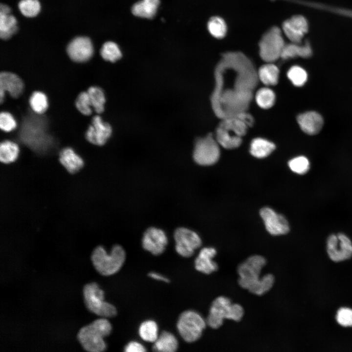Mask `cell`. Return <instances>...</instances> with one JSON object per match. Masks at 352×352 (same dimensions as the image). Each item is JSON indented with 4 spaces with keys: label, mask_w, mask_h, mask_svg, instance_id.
<instances>
[{
    "label": "cell",
    "mask_w": 352,
    "mask_h": 352,
    "mask_svg": "<svg viewBox=\"0 0 352 352\" xmlns=\"http://www.w3.org/2000/svg\"><path fill=\"white\" fill-rule=\"evenodd\" d=\"M112 330L108 319H97L79 330L76 337L82 348L89 352H102L106 349L104 338L108 336Z\"/></svg>",
    "instance_id": "1"
},
{
    "label": "cell",
    "mask_w": 352,
    "mask_h": 352,
    "mask_svg": "<svg viewBox=\"0 0 352 352\" xmlns=\"http://www.w3.org/2000/svg\"><path fill=\"white\" fill-rule=\"evenodd\" d=\"M90 259L95 270L103 276H110L118 272L124 263L126 253L120 245H114L110 254H107L102 246L93 250Z\"/></svg>",
    "instance_id": "2"
},
{
    "label": "cell",
    "mask_w": 352,
    "mask_h": 352,
    "mask_svg": "<svg viewBox=\"0 0 352 352\" xmlns=\"http://www.w3.org/2000/svg\"><path fill=\"white\" fill-rule=\"evenodd\" d=\"M82 291L84 302L88 311L104 318L113 317L116 315V308L104 301V291L96 282L84 285Z\"/></svg>",
    "instance_id": "3"
},
{
    "label": "cell",
    "mask_w": 352,
    "mask_h": 352,
    "mask_svg": "<svg viewBox=\"0 0 352 352\" xmlns=\"http://www.w3.org/2000/svg\"><path fill=\"white\" fill-rule=\"evenodd\" d=\"M206 325V320L199 313L194 310H188L180 314L176 326L184 340L191 343L200 338Z\"/></svg>",
    "instance_id": "4"
},
{
    "label": "cell",
    "mask_w": 352,
    "mask_h": 352,
    "mask_svg": "<svg viewBox=\"0 0 352 352\" xmlns=\"http://www.w3.org/2000/svg\"><path fill=\"white\" fill-rule=\"evenodd\" d=\"M266 264L265 258L259 255L251 256L241 263L237 269L239 285L249 291L261 279V272Z\"/></svg>",
    "instance_id": "5"
},
{
    "label": "cell",
    "mask_w": 352,
    "mask_h": 352,
    "mask_svg": "<svg viewBox=\"0 0 352 352\" xmlns=\"http://www.w3.org/2000/svg\"><path fill=\"white\" fill-rule=\"evenodd\" d=\"M285 44L281 29L273 26L263 35L259 42L260 56L265 62H272L281 57Z\"/></svg>",
    "instance_id": "6"
},
{
    "label": "cell",
    "mask_w": 352,
    "mask_h": 352,
    "mask_svg": "<svg viewBox=\"0 0 352 352\" xmlns=\"http://www.w3.org/2000/svg\"><path fill=\"white\" fill-rule=\"evenodd\" d=\"M220 154L218 142L212 134L197 140L193 152V158L199 165L208 166L214 164Z\"/></svg>",
    "instance_id": "7"
},
{
    "label": "cell",
    "mask_w": 352,
    "mask_h": 352,
    "mask_svg": "<svg viewBox=\"0 0 352 352\" xmlns=\"http://www.w3.org/2000/svg\"><path fill=\"white\" fill-rule=\"evenodd\" d=\"M233 304L227 297L221 296L215 298L211 304L206 319L207 325L217 329L222 326L224 319L231 320Z\"/></svg>",
    "instance_id": "8"
},
{
    "label": "cell",
    "mask_w": 352,
    "mask_h": 352,
    "mask_svg": "<svg viewBox=\"0 0 352 352\" xmlns=\"http://www.w3.org/2000/svg\"><path fill=\"white\" fill-rule=\"evenodd\" d=\"M176 250L183 257L192 256L201 245V240L195 232L184 227L178 228L174 233Z\"/></svg>",
    "instance_id": "9"
},
{
    "label": "cell",
    "mask_w": 352,
    "mask_h": 352,
    "mask_svg": "<svg viewBox=\"0 0 352 352\" xmlns=\"http://www.w3.org/2000/svg\"><path fill=\"white\" fill-rule=\"evenodd\" d=\"M327 250L330 259L342 261L352 256V242L350 238L341 233L331 234L327 241Z\"/></svg>",
    "instance_id": "10"
},
{
    "label": "cell",
    "mask_w": 352,
    "mask_h": 352,
    "mask_svg": "<svg viewBox=\"0 0 352 352\" xmlns=\"http://www.w3.org/2000/svg\"><path fill=\"white\" fill-rule=\"evenodd\" d=\"M260 216L267 231L272 235L286 234L289 231L288 222L284 216L277 213L270 207L261 209Z\"/></svg>",
    "instance_id": "11"
},
{
    "label": "cell",
    "mask_w": 352,
    "mask_h": 352,
    "mask_svg": "<svg viewBox=\"0 0 352 352\" xmlns=\"http://www.w3.org/2000/svg\"><path fill=\"white\" fill-rule=\"evenodd\" d=\"M168 243L165 233L161 229L150 227L144 233L142 240L143 247L154 255L161 254Z\"/></svg>",
    "instance_id": "12"
},
{
    "label": "cell",
    "mask_w": 352,
    "mask_h": 352,
    "mask_svg": "<svg viewBox=\"0 0 352 352\" xmlns=\"http://www.w3.org/2000/svg\"><path fill=\"white\" fill-rule=\"evenodd\" d=\"M111 132L110 125L103 122L100 116L95 115L93 117L91 124L88 126L86 132V138L93 144L102 146L107 142Z\"/></svg>",
    "instance_id": "13"
},
{
    "label": "cell",
    "mask_w": 352,
    "mask_h": 352,
    "mask_svg": "<svg viewBox=\"0 0 352 352\" xmlns=\"http://www.w3.org/2000/svg\"><path fill=\"white\" fill-rule=\"evenodd\" d=\"M67 53L70 58L74 62H86L91 57L93 53L92 43L87 37H77L68 44Z\"/></svg>",
    "instance_id": "14"
},
{
    "label": "cell",
    "mask_w": 352,
    "mask_h": 352,
    "mask_svg": "<svg viewBox=\"0 0 352 352\" xmlns=\"http://www.w3.org/2000/svg\"><path fill=\"white\" fill-rule=\"evenodd\" d=\"M307 20L302 16L296 15L285 21L282 25L283 31L292 43L300 44L308 31Z\"/></svg>",
    "instance_id": "15"
},
{
    "label": "cell",
    "mask_w": 352,
    "mask_h": 352,
    "mask_svg": "<svg viewBox=\"0 0 352 352\" xmlns=\"http://www.w3.org/2000/svg\"><path fill=\"white\" fill-rule=\"evenodd\" d=\"M23 84L17 75L10 72L0 73V103L3 100L4 93L8 91L11 96L18 97L22 92Z\"/></svg>",
    "instance_id": "16"
},
{
    "label": "cell",
    "mask_w": 352,
    "mask_h": 352,
    "mask_svg": "<svg viewBox=\"0 0 352 352\" xmlns=\"http://www.w3.org/2000/svg\"><path fill=\"white\" fill-rule=\"evenodd\" d=\"M297 122L301 130L309 135H314L319 132L324 123L322 116L314 111L299 114L297 117Z\"/></svg>",
    "instance_id": "17"
},
{
    "label": "cell",
    "mask_w": 352,
    "mask_h": 352,
    "mask_svg": "<svg viewBox=\"0 0 352 352\" xmlns=\"http://www.w3.org/2000/svg\"><path fill=\"white\" fill-rule=\"evenodd\" d=\"M217 254L213 247H204L200 250L195 261L196 270L205 274H210L218 269V265L213 258Z\"/></svg>",
    "instance_id": "18"
},
{
    "label": "cell",
    "mask_w": 352,
    "mask_h": 352,
    "mask_svg": "<svg viewBox=\"0 0 352 352\" xmlns=\"http://www.w3.org/2000/svg\"><path fill=\"white\" fill-rule=\"evenodd\" d=\"M59 161L70 174L77 172L84 165L82 158L69 147L64 148L60 151Z\"/></svg>",
    "instance_id": "19"
},
{
    "label": "cell",
    "mask_w": 352,
    "mask_h": 352,
    "mask_svg": "<svg viewBox=\"0 0 352 352\" xmlns=\"http://www.w3.org/2000/svg\"><path fill=\"white\" fill-rule=\"evenodd\" d=\"M177 348L176 338L172 333L166 331L158 335L153 347L154 351L160 352H174Z\"/></svg>",
    "instance_id": "20"
},
{
    "label": "cell",
    "mask_w": 352,
    "mask_h": 352,
    "mask_svg": "<svg viewBox=\"0 0 352 352\" xmlns=\"http://www.w3.org/2000/svg\"><path fill=\"white\" fill-rule=\"evenodd\" d=\"M159 4V0H142L133 5L132 12L137 17L152 18L156 12Z\"/></svg>",
    "instance_id": "21"
},
{
    "label": "cell",
    "mask_w": 352,
    "mask_h": 352,
    "mask_svg": "<svg viewBox=\"0 0 352 352\" xmlns=\"http://www.w3.org/2000/svg\"><path fill=\"white\" fill-rule=\"evenodd\" d=\"M299 44L293 43L286 44L281 57L283 59H288L297 56L308 58L311 56L312 50L308 42L303 45H300Z\"/></svg>",
    "instance_id": "22"
},
{
    "label": "cell",
    "mask_w": 352,
    "mask_h": 352,
    "mask_svg": "<svg viewBox=\"0 0 352 352\" xmlns=\"http://www.w3.org/2000/svg\"><path fill=\"white\" fill-rule=\"evenodd\" d=\"M275 148V146L273 143L263 138H257L251 142L250 152L253 156L262 158L269 155Z\"/></svg>",
    "instance_id": "23"
},
{
    "label": "cell",
    "mask_w": 352,
    "mask_h": 352,
    "mask_svg": "<svg viewBox=\"0 0 352 352\" xmlns=\"http://www.w3.org/2000/svg\"><path fill=\"white\" fill-rule=\"evenodd\" d=\"M17 20L9 14L0 13V36L3 40L9 39L17 31Z\"/></svg>",
    "instance_id": "24"
},
{
    "label": "cell",
    "mask_w": 352,
    "mask_h": 352,
    "mask_svg": "<svg viewBox=\"0 0 352 352\" xmlns=\"http://www.w3.org/2000/svg\"><path fill=\"white\" fill-rule=\"evenodd\" d=\"M279 71L276 66L268 63L262 66L258 71L260 80L266 85H275L278 81Z\"/></svg>",
    "instance_id": "25"
},
{
    "label": "cell",
    "mask_w": 352,
    "mask_h": 352,
    "mask_svg": "<svg viewBox=\"0 0 352 352\" xmlns=\"http://www.w3.org/2000/svg\"><path fill=\"white\" fill-rule=\"evenodd\" d=\"M19 153L18 146L10 140L2 141L0 144V160L3 163H11L17 159Z\"/></svg>",
    "instance_id": "26"
},
{
    "label": "cell",
    "mask_w": 352,
    "mask_h": 352,
    "mask_svg": "<svg viewBox=\"0 0 352 352\" xmlns=\"http://www.w3.org/2000/svg\"><path fill=\"white\" fill-rule=\"evenodd\" d=\"M216 140L219 144L226 149L237 148L242 143L241 137L231 135L229 131L219 127L217 130Z\"/></svg>",
    "instance_id": "27"
},
{
    "label": "cell",
    "mask_w": 352,
    "mask_h": 352,
    "mask_svg": "<svg viewBox=\"0 0 352 352\" xmlns=\"http://www.w3.org/2000/svg\"><path fill=\"white\" fill-rule=\"evenodd\" d=\"M138 333L144 341L154 343L158 336L157 325L153 320L145 321L140 324Z\"/></svg>",
    "instance_id": "28"
},
{
    "label": "cell",
    "mask_w": 352,
    "mask_h": 352,
    "mask_svg": "<svg viewBox=\"0 0 352 352\" xmlns=\"http://www.w3.org/2000/svg\"><path fill=\"white\" fill-rule=\"evenodd\" d=\"M88 93L91 107L97 113H101L104 110V104L106 102L105 96L103 90L98 87H89Z\"/></svg>",
    "instance_id": "29"
},
{
    "label": "cell",
    "mask_w": 352,
    "mask_h": 352,
    "mask_svg": "<svg viewBox=\"0 0 352 352\" xmlns=\"http://www.w3.org/2000/svg\"><path fill=\"white\" fill-rule=\"evenodd\" d=\"M247 125L237 116L226 118L220 123L219 127L233 132L235 134L241 137L245 134Z\"/></svg>",
    "instance_id": "30"
},
{
    "label": "cell",
    "mask_w": 352,
    "mask_h": 352,
    "mask_svg": "<svg viewBox=\"0 0 352 352\" xmlns=\"http://www.w3.org/2000/svg\"><path fill=\"white\" fill-rule=\"evenodd\" d=\"M210 34L218 39L223 38L226 33L227 27L224 21L220 17H212L207 24Z\"/></svg>",
    "instance_id": "31"
},
{
    "label": "cell",
    "mask_w": 352,
    "mask_h": 352,
    "mask_svg": "<svg viewBox=\"0 0 352 352\" xmlns=\"http://www.w3.org/2000/svg\"><path fill=\"white\" fill-rule=\"evenodd\" d=\"M29 103L32 110L38 114L43 113L48 107L47 97L41 91L33 92L30 97Z\"/></svg>",
    "instance_id": "32"
},
{
    "label": "cell",
    "mask_w": 352,
    "mask_h": 352,
    "mask_svg": "<svg viewBox=\"0 0 352 352\" xmlns=\"http://www.w3.org/2000/svg\"><path fill=\"white\" fill-rule=\"evenodd\" d=\"M274 282V276L272 274H266L261 277L259 281L249 291L257 295H262L271 289Z\"/></svg>",
    "instance_id": "33"
},
{
    "label": "cell",
    "mask_w": 352,
    "mask_h": 352,
    "mask_svg": "<svg viewBox=\"0 0 352 352\" xmlns=\"http://www.w3.org/2000/svg\"><path fill=\"white\" fill-rule=\"evenodd\" d=\"M100 53L104 60L111 62L116 61L122 56V53L118 46L112 42L105 43L102 47Z\"/></svg>",
    "instance_id": "34"
},
{
    "label": "cell",
    "mask_w": 352,
    "mask_h": 352,
    "mask_svg": "<svg viewBox=\"0 0 352 352\" xmlns=\"http://www.w3.org/2000/svg\"><path fill=\"white\" fill-rule=\"evenodd\" d=\"M255 98L257 104L261 108L266 109L274 105L275 96L271 89L264 88L257 91Z\"/></svg>",
    "instance_id": "35"
},
{
    "label": "cell",
    "mask_w": 352,
    "mask_h": 352,
    "mask_svg": "<svg viewBox=\"0 0 352 352\" xmlns=\"http://www.w3.org/2000/svg\"><path fill=\"white\" fill-rule=\"evenodd\" d=\"M19 8L23 16L31 18L38 15L41 6L38 0H22L19 3Z\"/></svg>",
    "instance_id": "36"
},
{
    "label": "cell",
    "mask_w": 352,
    "mask_h": 352,
    "mask_svg": "<svg viewBox=\"0 0 352 352\" xmlns=\"http://www.w3.org/2000/svg\"><path fill=\"white\" fill-rule=\"evenodd\" d=\"M290 169L299 175L306 174L310 169V163L308 159L304 156H299L293 158L288 162Z\"/></svg>",
    "instance_id": "37"
},
{
    "label": "cell",
    "mask_w": 352,
    "mask_h": 352,
    "mask_svg": "<svg viewBox=\"0 0 352 352\" xmlns=\"http://www.w3.org/2000/svg\"><path fill=\"white\" fill-rule=\"evenodd\" d=\"M288 79L295 86L301 87L306 82L308 74L306 71L299 66H293L287 72Z\"/></svg>",
    "instance_id": "38"
},
{
    "label": "cell",
    "mask_w": 352,
    "mask_h": 352,
    "mask_svg": "<svg viewBox=\"0 0 352 352\" xmlns=\"http://www.w3.org/2000/svg\"><path fill=\"white\" fill-rule=\"evenodd\" d=\"M75 106L85 115H89L91 113V105L87 91H83L79 94L75 100Z\"/></svg>",
    "instance_id": "39"
},
{
    "label": "cell",
    "mask_w": 352,
    "mask_h": 352,
    "mask_svg": "<svg viewBox=\"0 0 352 352\" xmlns=\"http://www.w3.org/2000/svg\"><path fill=\"white\" fill-rule=\"evenodd\" d=\"M16 122L12 115L8 112H1L0 113V128L1 130L9 132L16 127Z\"/></svg>",
    "instance_id": "40"
},
{
    "label": "cell",
    "mask_w": 352,
    "mask_h": 352,
    "mask_svg": "<svg viewBox=\"0 0 352 352\" xmlns=\"http://www.w3.org/2000/svg\"><path fill=\"white\" fill-rule=\"evenodd\" d=\"M336 318L340 325L352 327V309L346 308H340L337 312Z\"/></svg>",
    "instance_id": "41"
},
{
    "label": "cell",
    "mask_w": 352,
    "mask_h": 352,
    "mask_svg": "<svg viewBox=\"0 0 352 352\" xmlns=\"http://www.w3.org/2000/svg\"><path fill=\"white\" fill-rule=\"evenodd\" d=\"M126 352H146L145 348L140 343L136 341H131L124 348Z\"/></svg>",
    "instance_id": "42"
},
{
    "label": "cell",
    "mask_w": 352,
    "mask_h": 352,
    "mask_svg": "<svg viewBox=\"0 0 352 352\" xmlns=\"http://www.w3.org/2000/svg\"><path fill=\"white\" fill-rule=\"evenodd\" d=\"M237 116L242 120L247 126L251 125L253 122L252 117L247 113L241 112L237 114Z\"/></svg>",
    "instance_id": "43"
},
{
    "label": "cell",
    "mask_w": 352,
    "mask_h": 352,
    "mask_svg": "<svg viewBox=\"0 0 352 352\" xmlns=\"http://www.w3.org/2000/svg\"><path fill=\"white\" fill-rule=\"evenodd\" d=\"M148 276L151 278L156 280L161 281L166 283H169L170 282L168 278L157 272H150L148 273Z\"/></svg>",
    "instance_id": "44"
},
{
    "label": "cell",
    "mask_w": 352,
    "mask_h": 352,
    "mask_svg": "<svg viewBox=\"0 0 352 352\" xmlns=\"http://www.w3.org/2000/svg\"><path fill=\"white\" fill-rule=\"evenodd\" d=\"M11 9L9 6L5 4H1L0 6V13L9 14L10 13Z\"/></svg>",
    "instance_id": "45"
},
{
    "label": "cell",
    "mask_w": 352,
    "mask_h": 352,
    "mask_svg": "<svg viewBox=\"0 0 352 352\" xmlns=\"http://www.w3.org/2000/svg\"><path fill=\"white\" fill-rule=\"evenodd\" d=\"M338 12H339L340 13H342L343 14H344L347 16H349L352 17V11H349V10H341L339 9L338 10Z\"/></svg>",
    "instance_id": "46"
}]
</instances>
